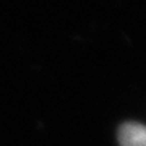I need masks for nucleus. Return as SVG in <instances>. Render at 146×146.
<instances>
[{
	"instance_id": "nucleus-1",
	"label": "nucleus",
	"mask_w": 146,
	"mask_h": 146,
	"mask_svg": "<svg viewBox=\"0 0 146 146\" xmlns=\"http://www.w3.org/2000/svg\"><path fill=\"white\" fill-rule=\"evenodd\" d=\"M120 146H146V127L141 123H125L119 131Z\"/></svg>"
}]
</instances>
